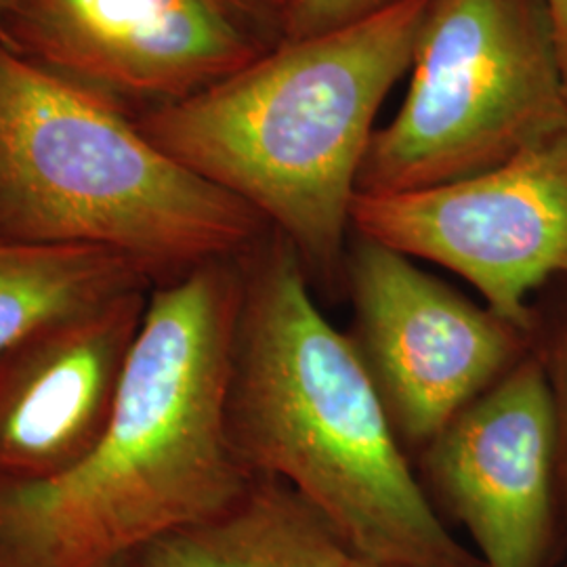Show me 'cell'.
Returning a JSON list of instances; mask_svg holds the SVG:
<instances>
[{"mask_svg":"<svg viewBox=\"0 0 567 567\" xmlns=\"http://www.w3.org/2000/svg\"><path fill=\"white\" fill-rule=\"evenodd\" d=\"M243 259L150 292L112 419L47 480H0V567H97L234 507L255 484L229 435Z\"/></svg>","mask_w":567,"mask_h":567,"instance_id":"cell-1","label":"cell"},{"mask_svg":"<svg viewBox=\"0 0 567 567\" xmlns=\"http://www.w3.org/2000/svg\"><path fill=\"white\" fill-rule=\"evenodd\" d=\"M227 416L244 468L292 487L351 555L484 567L431 505L355 347L276 231L243 257Z\"/></svg>","mask_w":567,"mask_h":567,"instance_id":"cell-2","label":"cell"},{"mask_svg":"<svg viewBox=\"0 0 567 567\" xmlns=\"http://www.w3.org/2000/svg\"><path fill=\"white\" fill-rule=\"evenodd\" d=\"M431 0L284 39L137 126L171 158L255 208L295 246L311 286H343L347 231L374 121L410 70Z\"/></svg>","mask_w":567,"mask_h":567,"instance_id":"cell-3","label":"cell"},{"mask_svg":"<svg viewBox=\"0 0 567 567\" xmlns=\"http://www.w3.org/2000/svg\"><path fill=\"white\" fill-rule=\"evenodd\" d=\"M271 231L116 103L0 42V238L103 246L163 286L243 259Z\"/></svg>","mask_w":567,"mask_h":567,"instance_id":"cell-4","label":"cell"},{"mask_svg":"<svg viewBox=\"0 0 567 567\" xmlns=\"http://www.w3.org/2000/svg\"><path fill=\"white\" fill-rule=\"evenodd\" d=\"M410 89L377 128L358 194L480 175L567 126V91L543 0H431Z\"/></svg>","mask_w":567,"mask_h":567,"instance_id":"cell-5","label":"cell"},{"mask_svg":"<svg viewBox=\"0 0 567 567\" xmlns=\"http://www.w3.org/2000/svg\"><path fill=\"white\" fill-rule=\"evenodd\" d=\"M343 288L353 311L347 337L412 463L532 351L529 332L385 244L358 236Z\"/></svg>","mask_w":567,"mask_h":567,"instance_id":"cell-6","label":"cell"},{"mask_svg":"<svg viewBox=\"0 0 567 567\" xmlns=\"http://www.w3.org/2000/svg\"><path fill=\"white\" fill-rule=\"evenodd\" d=\"M351 229L454 271L494 313L529 332L536 295L567 278V126L480 175L358 194Z\"/></svg>","mask_w":567,"mask_h":567,"instance_id":"cell-7","label":"cell"},{"mask_svg":"<svg viewBox=\"0 0 567 567\" xmlns=\"http://www.w3.org/2000/svg\"><path fill=\"white\" fill-rule=\"evenodd\" d=\"M0 42L145 110L187 100L274 47L219 0H11Z\"/></svg>","mask_w":567,"mask_h":567,"instance_id":"cell-8","label":"cell"},{"mask_svg":"<svg viewBox=\"0 0 567 567\" xmlns=\"http://www.w3.org/2000/svg\"><path fill=\"white\" fill-rule=\"evenodd\" d=\"M431 505L465 529L484 567H553L561 527L555 421L529 351L414 458Z\"/></svg>","mask_w":567,"mask_h":567,"instance_id":"cell-9","label":"cell"},{"mask_svg":"<svg viewBox=\"0 0 567 567\" xmlns=\"http://www.w3.org/2000/svg\"><path fill=\"white\" fill-rule=\"evenodd\" d=\"M150 292L51 326L0 355V480L55 477L95 446L118 402Z\"/></svg>","mask_w":567,"mask_h":567,"instance_id":"cell-10","label":"cell"},{"mask_svg":"<svg viewBox=\"0 0 567 567\" xmlns=\"http://www.w3.org/2000/svg\"><path fill=\"white\" fill-rule=\"evenodd\" d=\"M351 553L303 498L257 477L221 515L173 532L131 557L133 567H343Z\"/></svg>","mask_w":567,"mask_h":567,"instance_id":"cell-11","label":"cell"},{"mask_svg":"<svg viewBox=\"0 0 567 567\" xmlns=\"http://www.w3.org/2000/svg\"><path fill=\"white\" fill-rule=\"evenodd\" d=\"M154 288L133 259L103 246L0 238V355L51 326Z\"/></svg>","mask_w":567,"mask_h":567,"instance_id":"cell-12","label":"cell"},{"mask_svg":"<svg viewBox=\"0 0 567 567\" xmlns=\"http://www.w3.org/2000/svg\"><path fill=\"white\" fill-rule=\"evenodd\" d=\"M532 309V351L545 370L553 405L557 511L567 550V278L540 290Z\"/></svg>","mask_w":567,"mask_h":567,"instance_id":"cell-13","label":"cell"},{"mask_svg":"<svg viewBox=\"0 0 567 567\" xmlns=\"http://www.w3.org/2000/svg\"><path fill=\"white\" fill-rule=\"evenodd\" d=\"M393 0H286L282 41L307 39L365 20Z\"/></svg>","mask_w":567,"mask_h":567,"instance_id":"cell-14","label":"cell"},{"mask_svg":"<svg viewBox=\"0 0 567 567\" xmlns=\"http://www.w3.org/2000/svg\"><path fill=\"white\" fill-rule=\"evenodd\" d=\"M271 44L282 41L286 0H219Z\"/></svg>","mask_w":567,"mask_h":567,"instance_id":"cell-15","label":"cell"},{"mask_svg":"<svg viewBox=\"0 0 567 567\" xmlns=\"http://www.w3.org/2000/svg\"><path fill=\"white\" fill-rule=\"evenodd\" d=\"M543 2L547 9L555 53H557L561 79H564L567 91V0H543Z\"/></svg>","mask_w":567,"mask_h":567,"instance_id":"cell-16","label":"cell"},{"mask_svg":"<svg viewBox=\"0 0 567 567\" xmlns=\"http://www.w3.org/2000/svg\"><path fill=\"white\" fill-rule=\"evenodd\" d=\"M343 567H398V566H385V564H374V561H368V559H360L355 555H349L344 559Z\"/></svg>","mask_w":567,"mask_h":567,"instance_id":"cell-17","label":"cell"},{"mask_svg":"<svg viewBox=\"0 0 567 567\" xmlns=\"http://www.w3.org/2000/svg\"><path fill=\"white\" fill-rule=\"evenodd\" d=\"M97 567H133V564H131V559H122V561H112V564H103Z\"/></svg>","mask_w":567,"mask_h":567,"instance_id":"cell-18","label":"cell"},{"mask_svg":"<svg viewBox=\"0 0 567 567\" xmlns=\"http://www.w3.org/2000/svg\"><path fill=\"white\" fill-rule=\"evenodd\" d=\"M9 7H11V0H0V20H2L4 13L9 11Z\"/></svg>","mask_w":567,"mask_h":567,"instance_id":"cell-19","label":"cell"},{"mask_svg":"<svg viewBox=\"0 0 567 567\" xmlns=\"http://www.w3.org/2000/svg\"><path fill=\"white\" fill-rule=\"evenodd\" d=\"M564 567H567V566H564Z\"/></svg>","mask_w":567,"mask_h":567,"instance_id":"cell-20","label":"cell"}]
</instances>
